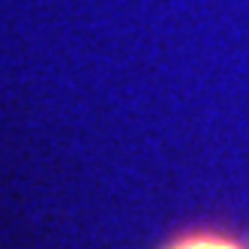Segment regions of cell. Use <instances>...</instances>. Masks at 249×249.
<instances>
[{
  "label": "cell",
  "instance_id": "6da1fadb",
  "mask_svg": "<svg viewBox=\"0 0 249 249\" xmlns=\"http://www.w3.org/2000/svg\"><path fill=\"white\" fill-rule=\"evenodd\" d=\"M174 249H240V246L225 237H192V240L177 243Z\"/></svg>",
  "mask_w": 249,
  "mask_h": 249
}]
</instances>
